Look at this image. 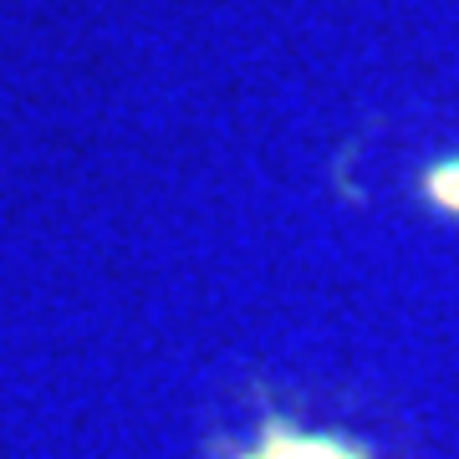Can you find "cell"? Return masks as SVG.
I'll use <instances>...</instances> for the list:
<instances>
[{
  "label": "cell",
  "instance_id": "obj_1",
  "mask_svg": "<svg viewBox=\"0 0 459 459\" xmlns=\"http://www.w3.org/2000/svg\"><path fill=\"white\" fill-rule=\"evenodd\" d=\"M250 459H368V455L352 449V444H342V439H316V434H296L286 424H271L261 449Z\"/></svg>",
  "mask_w": 459,
  "mask_h": 459
},
{
  "label": "cell",
  "instance_id": "obj_2",
  "mask_svg": "<svg viewBox=\"0 0 459 459\" xmlns=\"http://www.w3.org/2000/svg\"><path fill=\"white\" fill-rule=\"evenodd\" d=\"M429 195L439 199L444 210L459 214V159H449V164H439L434 174H429Z\"/></svg>",
  "mask_w": 459,
  "mask_h": 459
}]
</instances>
